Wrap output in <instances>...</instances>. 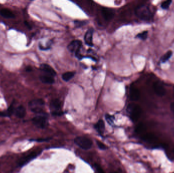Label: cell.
Returning a JSON list of instances; mask_svg holds the SVG:
<instances>
[{
  "mask_svg": "<svg viewBox=\"0 0 174 173\" xmlns=\"http://www.w3.org/2000/svg\"><path fill=\"white\" fill-rule=\"evenodd\" d=\"M170 108H171V110L172 112H173L174 114V102H173V103L171 104Z\"/></svg>",
  "mask_w": 174,
  "mask_h": 173,
  "instance_id": "obj_28",
  "label": "cell"
},
{
  "mask_svg": "<svg viewBox=\"0 0 174 173\" xmlns=\"http://www.w3.org/2000/svg\"><path fill=\"white\" fill-rule=\"evenodd\" d=\"M40 153V152H33L26 157H23L19 160L18 165L19 167H23L29 163L31 160L36 158Z\"/></svg>",
  "mask_w": 174,
  "mask_h": 173,
  "instance_id": "obj_8",
  "label": "cell"
},
{
  "mask_svg": "<svg viewBox=\"0 0 174 173\" xmlns=\"http://www.w3.org/2000/svg\"><path fill=\"white\" fill-rule=\"evenodd\" d=\"M82 47V42L80 40H73L69 44L67 48L70 52L75 54L76 56L79 60H81L83 58V56L80 54V50Z\"/></svg>",
  "mask_w": 174,
  "mask_h": 173,
  "instance_id": "obj_6",
  "label": "cell"
},
{
  "mask_svg": "<svg viewBox=\"0 0 174 173\" xmlns=\"http://www.w3.org/2000/svg\"><path fill=\"white\" fill-rule=\"evenodd\" d=\"M143 130V125H139L138 127H137V132H142Z\"/></svg>",
  "mask_w": 174,
  "mask_h": 173,
  "instance_id": "obj_27",
  "label": "cell"
},
{
  "mask_svg": "<svg viewBox=\"0 0 174 173\" xmlns=\"http://www.w3.org/2000/svg\"><path fill=\"white\" fill-rule=\"evenodd\" d=\"M155 139V136L152 134H146L143 136L142 139L146 142H151Z\"/></svg>",
  "mask_w": 174,
  "mask_h": 173,
  "instance_id": "obj_20",
  "label": "cell"
},
{
  "mask_svg": "<svg viewBox=\"0 0 174 173\" xmlns=\"http://www.w3.org/2000/svg\"><path fill=\"white\" fill-rule=\"evenodd\" d=\"M93 33H94L93 29H89L86 32L84 37V41L86 45L90 47H92L93 46Z\"/></svg>",
  "mask_w": 174,
  "mask_h": 173,
  "instance_id": "obj_10",
  "label": "cell"
},
{
  "mask_svg": "<svg viewBox=\"0 0 174 173\" xmlns=\"http://www.w3.org/2000/svg\"><path fill=\"white\" fill-rule=\"evenodd\" d=\"M74 142L77 146L84 150H88L92 146V141L85 137H78L74 139Z\"/></svg>",
  "mask_w": 174,
  "mask_h": 173,
  "instance_id": "obj_5",
  "label": "cell"
},
{
  "mask_svg": "<svg viewBox=\"0 0 174 173\" xmlns=\"http://www.w3.org/2000/svg\"><path fill=\"white\" fill-rule=\"evenodd\" d=\"M105 119L110 125L113 126L114 124V117L113 116L107 114L105 115Z\"/></svg>",
  "mask_w": 174,
  "mask_h": 173,
  "instance_id": "obj_22",
  "label": "cell"
},
{
  "mask_svg": "<svg viewBox=\"0 0 174 173\" xmlns=\"http://www.w3.org/2000/svg\"><path fill=\"white\" fill-rule=\"evenodd\" d=\"M95 128L97 130L100 134L103 133L105 128V124L104 122L102 120H99L98 122L95 125Z\"/></svg>",
  "mask_w": 174,
  "mask_h": 173,
  "instance_id": "obj_17",
  "label": "cell"
},
{
  "mask_svg": "<svg viewBox=\"0 0 174 173\" xmlns=\"http://www.w3.org/2000/svg\"><path fill=\"white\" fill-rule=\"evenodd\" d=\"M32 122L34 126L39 128H45L48 126V120L45 114H38L32 119Z\"/></svg>",
  "mask_w": 174,
  "mask_h": 173,
  "instance_id": "obj_3",
  "label": "cell"
},
{
  "mask_svg": "<svg viewBox=\"0 0 174 173\" xmlns=\"http://www.w3.org/2000/svg\"><path fill=\"white\" fill-rule=\"evenodd\" d=\"M95 168L96 169V170L98 173H105V172L103 170V169H102V168L99 165H97L96 163L95 164Z\"/></svg>",
  "mask_w": 174,
  "mask_h": 173,
  "instance_id": "obj_26",
  "label": "cell"
},
{
  "mask_svg": "<svg viewBox=\"0 0 174 173\" xmlns=\"http://www.w3.org/2000/svg\"><path fill=\"white\" fill-rule=\"evenodd\" d=\"M75 74H76V72H67L62 75V77L64 81H65L66 82H68L73 78Z\"/></svg>",
  "mask_w": 174,
  "mask_h": 173,
  "instance_id": "obj_18",
  "label": "cell"
},
{
  "mask_svg": "<svg viewBox=\"0 0 174 173\" xmlns=\"http://www.w3.org/2000/svg\"><path fill=\"white\" fill-rule=\"evenodd\" d=\"M154 90L156 95L159 97H163L166 95V91L164 86L158 82H156L153 84Z\"/></svg>",
  "mask_w": 174,
  "mask_h": 173,
  "instance_id": "obj_11",
  "label": "cell"
},
{
  "mask_svg": "<svg viewBox=\"0 0 174 173\" xmlns=\"http://www.w3.org/2000/svg\"><path fill=\"white\" fill-rule=\"evenodd\" d=\"M50 109L53 115H61L63 113L61 111V103L58 99H53L51 102Z\"/></svg>",
  "mask_w": 174,
  "mask_h": 173,
  "instance_id": "obj_7",
  "label": "cell"
},
{
  "mask_svg": "<svg viewBox=\"0 0 174 173\" xmlns=\"http://www.w3.org/2000/svg\"><path fill=\"white\" fill-rule=\"evenodd\" d=\"M74 24L76 27H80L86 24L85 21H74Z\"/></svg>",
  "mask_w": 174,
  "mask_h": 173,
  "instance_id": "obj_25",
  "label": "cell"
},
{
  "mask_svg": "<svg viewBox=\"0 0 174 173\" xmlns=\"http://www.w3.org/2000/svg\"><path fill=\"white\" fill-rule=\"evenodd\" d=\"M127 112L131 120L133 122H136L139 119L141 115V109L139 106L132 104L128 106Z\"/></svg>",
  "mask_w": 174,
  "mask_h": 173,
  "instance_id": "obj_4",
  "label": "cell"
},
{
  "mask_svg": "<svg viewBox=\"0 0 174 173\" xmlns=\"http://www.w3.org/2000/svg\"><path fill=\"white\" fill-rule=\"evenodd\" d=\"M137 16L143 21H149L152 17V14L149 8L145 5L137 6L135 10Z\"/></svg>",
  "mask_w": 174,
  "mask_h": 173,
  "instance_id": "obj_1",
  "label": "cell"
},
{
  "mask_svg": "<svg viewBox=\"0 0 174 173\" xmlns=\"http://www.w3.org/2000/svg\"><path fill=\"white\" fill-rule=\"evenodd\" d=\"M171 3H172V1H170V0L164 1L162 4V8L164 9H168L170 7Z\"/></svg>",
  "mask_w": 174,
  "mask_h": 173,
  "instance_id": "obj_23",
  "label": "cell"
},
{
  "mask_svg": "<svg viewBox=\"0 0 174 173\" xmlns=\"http://www.w3.org/2000/svg\"><path fill=\"white\" fill-rule=\"evenodd\" d=\"M117 173V172H113V173Z\"/></svg>",
  "mask_w": 174,
  "mask_h": 173,
  "instance_id": "obj_30",
  "label": "cell"
},
{
  "mask_svg": "<svg viewBox=\"0 0 174 173\" xmlns=\"http://www.w3.org/2000/svg\"><path fill=\"white\" fill-rule=\"evenodd\" d=\"M0 15L6 19H13L15 17L13 13L8 9L4 8L1 9L0 10Z\"/></svg>",
  "mask_w": 174,
  "mask_h": 173,
  "instance_id": "obj_16",
  "label": "cell"
},
{
  "mask_svg": "<svg viewBox=\"0 0 174 173\" xmlns=\"http://www.w3.org/2000/svg\"><path fill=\"white\" fill-rule=\"evenodd\" d=\"M44 105V101L41 99H34L29 103V107L31 111L38 114L43 113Z\"/></svg>",
  "mask_w": 174,
  "mask_h": 173,
  "instance_id": "obj_2",
  "label": "cell"
},
{
  "mask_svg": "<svg viewBox=\"0 0 174 173\" xmlns=\"http://www.w3.org/2000/svg\"><path fill=\"white\" fill-rule=\"evenodd\" d=\"M172 54H173V52H172V51H168L162 57V59H161V62H167L168 60H169L170 58H171Z\"/></svg>",
  "mask_w": 174,
  "mask_h": 173,
  "instance_id": "obj_19",
  "label": "cell"
},
{
  "mask_svg": "<svg viewBox=\"0 0 174 173\" xmlns=\"http://www.w3.org/2000/svg\"><path fill=\"white\" fill-rule=\"evenodd\" d=\"M148 31H144L143 32L141 33H139V34H137L136 37L137 38H139L140 39L142 40H145L148 37Z\"/></svg>",
  "mask_w": 174,
  "mask_h": 173,
  "instance_id": "obj_21",
  "label": "cell"
},
{
  "mask_svg": "<svg viewBox=\"0 0 174 173\" xmlns=\"http://www.w3.org/2000/svg\"><path fill=\"white\" fill-rule=\"evenodd\" d=\"M115 14V10L113 9L103 8L102 9V14L103 18L106 21L112 20Z\"/></svg>",
  "mask_w": 174,
  "mask_h": 173,
  "instance_id": "obj_9",
  "label": "cell"
},
{
  "mask_svg": "<svg viewBox=\"0 0 174 173\" xmlns=\"http://www.w3.org/2000/svg\"><path fill=\"white\" fill-rule=\"evenodd\" d=\"M14 113L17 117L23 118L25 117L26 114V110L23 106H19L16 109H15Z\"/></svg>",
  "mask_w": 174,
  "mask_h": 173,
  "instance_id": "obj_14",
  "label": "cell"
},
{
  "mask_svg": "<svg viewBox=\"0 0 174 173\" xmlns=\"http://www.w3.org/2000/svg\"><path fill=\"white\" fill-rule=\"evenodd\" d=\"M129 95L131 101H137L140 96L139 90L134 87H131L129 91Z\"/></svg>",
  "mask_w": 174,
  "mask_h": 173,
  "instance_id": "obj_13",
  "label": "cell"
},
{
  "mask_svg": "<svg viewBox=\"0 0 174 173\" xmlns=\"http://www.w3.org/2000/svg\"><path fill=\"white\" fill-rule=\"evenodd\" d=\"M96 143L97 146H98L99 149H101V150H106L107 149V147L104 144H103V143H101L98 141H97Z\"/></svg>",
  "mask_w": 174,
  "mask_h": 173,
  "instance_id": "obj_24",
  "label": "cell"
},
{
  "mask_svg": "<svg viewBox=\"0 0 174 173\" xmlns=\"http://www.w3.org/2000/svg\"><path fill=\"white\" fill-rule=\"evenodd\" d=\"M26 71H27V72H30V71H32V68L30 67H28L26 68Z\"/></svg>",
  "mask_w": 174,
  "mask_h": 173,
  "instance_id": "obj_29",
  "label": "cell"
},
{
  "mask_svg": "<svg viewBox=\"0 0 174 173\" xmlns=\"http://www.w3.org/2000/svg\"><path fill=\"white\" fill-rule=\"evenodd\" d=\"M39 79L44 84H52L55 82V79L53 78V77L49 76L48 75H41L39 77Z\"/></svg>",
  "mask_w": 174,
  "mask_h": 173,
  "instance_id": "obj_15",
  "label": "cell"
},
{
  "mask_svg": "<svg viewBox=\"0 0 174 173\" xmlns=\"http://www.w3.org/2000/svg\"><path fill=\"white\" fill-rule=\"evenodd\" d=\"M40 69L46 75L52 77H55L56 75L55 71L53 70V68L47 64H42L40 65Z\"/></svg>",
  "mask_w": 174,
  "mask_h": 173,
  "instance_id": "obj_12",
  "label": "cell"
}]
</instances>
